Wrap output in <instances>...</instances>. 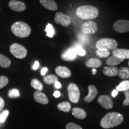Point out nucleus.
<instances>
[{"instance_id": "obj_30", "label": "nucleus", "mask_w": 129, "mask_h": 129, "mask_svg": "<svg viewBox=\"0 0 129 129\" xmlns=\"http://www.w3.org/2000/svg\"><path fill=\"white\" fill-rule=\"evenodd\" d=\"M96 54L100 58H106L110 55V51L107 50L97 49Z\"/></svg>"}, {"instance_id": "obj_44", "label": "nucleus", "mask_w": 129, "mask_h": 129, "mask_svg": "<svg viewBox=\"0 0 129 129\" xmlns=\"http://www.w3.org/2000/svg\"><path fill=\"white\" fill-rule=\"evenodd\" d=\"M128 66H129V62H128Z\"/></svg>"}, {"instance_id": "obj_18", "label": "nucleus", "mask_w": 129, "mask_h": 129, "mask_svg": "<svg viewBox=\"0 0 129 129\" xmlns=\"http://www.w3.org/2000/svg\"><path fill=\"white\" fill-rule=\"evenodd\" d=\"M103 73L105 75L108 77H114L118 75V69L116 67H105L103 69Z\"/></svg>"}, {"instance_id": "obj_34", "label": "nucleus", "mask_w": 129, "mask_h": 129, "mask_svg": "<svg viewBox=\"0 0 129 129\" xmlns=\"http://www.w3.org/2000/svg\"><path fill=\"white\" fill-rule=\"evenodd\" d=\"M9 114V111L8 110L3 111L0 114V122L1 123H3L5 122L6 118L8 117Z\"/></svg>"}, {"instance_id": "obj_16", "label": "nucleus", "mask_w": 129, "mask_h": 129, "mask_svg": "<svg viewBox=\"0 0 129 129\" xmlns=\"http://www.w3.org/2000/svg\"><path fill=\"white\" fill-rule=\"evenodd\" d=\"M43 7L51 11H55L58 9V6L54 0H40Z\"/></svg>"}, {"instance_id": "obj_26", "label": "nucleus", "mask_w": 129, "mask_h": 129, "mask_svg": "<svg viewBox=\"0 0 129 129\" xmlns=\"http://www.w3.org/2000/svg\"><path fill=\"white\" fill-rule=\"evenodd\" d=\"M57 108L60 111L68 112L70 111L71 109V106L68 102H61L57 105Z\"/></svg>"}, {"instance_id": "obj_41", "label": "nucleus", "mask_w": 129, "mask_h": 129, "mask_svg": "<svg viewBox=\"0 0 129 129\" xmlns=\"http://www.w3.org/2000/svg\"><path fill=\"white\" fill-rule=\"evenodd\" d=\"M61 95V93L60 91H56L54 92V94H53V96H54L55 98H59V97H60Z\"/></svg>"}, {"instance_id": "obj_23", "label": "nucleus", "mask_w": 129, "mask_h": 129, "mask_svg": "<svg viewBox=\"0 0 129 129\" xmlns=\"http://www.w3.org/2000/svg\"><path fill=\"white\" fill-rule=\"evenodd\" d=\"M10 65L11 61L9 58L0 54V67L4 68H7Z\"/></svg>"}, {"instance_id": "obj_8", "label": "nucleus", "mask_w": 129, "mask_h": 129, "mask_svg": "<svg viewBox=\"0 0 129 129\" xmlns=\"http://www.w3.org/2000/svg\"><path fill=\"white\" fill-rule=\"evenodd\" d=\"M54 21L56 23L63 27H68L71 23V17L62 12H57L56 14Z\"/></svg>"}, {"instance_id": "obj_22", "label": "nucleus", "mask_w": 129, "mask_h": 129, "mask_svg": "<svg viewBox=\"0 0 129 129\" xmlns=\"http://www.w3.org/2000/svg\"><path fill=\"white\" fill-rule=\"evenodd\" d=\"M118 75L122 79L127 80L129 79V68L121 67L118 69Z\"/></svg>"}, {"instance_id": "obj_4", "label": "nucleus", "mask_w": 129, "mask_h": 129, "mask_svg": "<svg viewBox=\"0 0 129 129\" xmlns=\"http://www.w3.org/2000/svg\"><path fill=\"white\" fill-rule=\"evenodd\" d=\"M117 41L112 38H101L96 43L97 49H104L109 51L113 50L117 48Z\"/></svg>"}, {"instance_id": "obj_32", "label": "nucleus", "mask_w": 129, "mask_h": 129, "mask_svg": "<svg viewBox=\"0 0 129 129\" xmlns=\"http://www.w3.org/2000/svg\"><path fill=\"white\" fill-rule=\"evenodd\" d=\"M9 97L10 98H16L20 97L19 90L16 88H13L9 91Z\"/></svg>"}, {"instance_id": "obj_12", "label": "nucleus", "mask_w": 129, "mask_h": 129, "mask_svg": "<svg viewBox=\"0 0 129 129\" xmlns=\"http://www.w3.org/2000/svg\"><path fill=\"white\" fill-rule=\"evenodd\" d=\"M77 54L73 48H70L64 52L61 55V58L63 60L68 61V62H72L74 61L77 58Z\"/></svg>"}, {"instance_id": "obj_2", "label": "nucleus", "mask_w": 129, "mask_h": 129, "mask_svg": "<svg viewBox=\"0 0 129 129\" xmlns=\"http://www.w3.org/2000/svg\"><path fill=\"white\" fill-rule=\"evenodd\" d=\"M76 14L83 20H92L99 15V10L92 6H83L76 10Z\"/></svg>"}, {"instance_id": "obj_13", "label": "nucleus", "mask_w": 129, "mask_h": 129, "mask_svg": "<svg viewBox=\"0 0 129 129\" xmlns=\"http://www.w3.org/2000/svg\"><path fill=\"white\" fill-rule=\"evenodd\" d=\"M113 56L123 59H129V50L123 48H115L112 51Z\"/></svg>"}, {"instance_id": "obj_11", "label": "nucleus", "mask_w": 129, "mask_h": 129, "mask_svg": "<svg viewBox=\"0 0 129 129\" xmlns=\"http://www.w3.org/2000/svg\"><path fill=\"white\" fill-rule=\"evenodd\" d=\"M98 102L103 108H104L107 109L112 108V100L111 99V98L108 96H106V95H102V96H100L98 99Z\"/></svg>"}, {"instance_id": "obj_33", "label": "nucleus", "mask_w": 129, "mask_h": 129, "mask_svg": "<svg viewBox=\"0 0 129 129\" xmlns=\"http://www.w3.org/2000/svg\"><path fill=\"white\" fill-rule=\"evenodd\" d=\"M9 83V79L6 76H0V89L4 88Z\"/></svg>"}, {"instance_id": "obj_43", "label": "nucleus", "mask_w": 129, "mask_h": 129, "mask_svg": "<svg viewBox=\"0 0 129 129\" xmlns=\"http://www.w3.org/2000/svg\"><path fill=\"white\" fill-rule=\"evenodd\" d=\"M96 72H97V70H96V69H95V68H93V69H92V73H93V75H95Z\"/></svg>"}, {"instance_id": "obj_20", "label": "nucleus", "mask_w": 129, "mask_h": 129, "mask_svg": "<svg viewBox=\"0 0 129 129\" xmlns=\"http://www.w3.org/2000/svg\"><path fill=\"white\" fill-rule=\"evenodd\" d=\"M102 65V62L99 59H96V58H93V59H90L85 62V66L88 68H99Z\"/></svg>"}, {"instance_id": "obj_10", "label": "nucleus", "mask_w": 129, "mask_h": 129, "mask_svg": "<svg viewBox=\"0 0 129 129\" xmlns=\"http://www.w3.org/2000/svg\"><path fill=\"white\" fill-rule=\"evenodd\" d=\"M9 7L13 10L17 12H22L26 9L25 3L17 0H11L9 3Z\"/></svg>"}, {"instance_id": "obj_21", "label": "nucleus", "mask_w": 129, "mask_h": 129, "mask_svg": "<svg viewBox=\"0 0 129 129\" xmlns=\"http://www.w3.org/2000/svg\"><path fill=\"white\" fill-rule=\"evenodd\" d=\"M123 59H120L116 56H112L107 59L106 63L108 65H110L111 67H115V65H118L122 62H123Z\"/></svg>"}, {"instance_id": "obj_5", "label": "nucleus", "mask_w": 129, "mask_h": 129, "mask_svg": "<svg viewBox=\"0 0 129 129\" xmlns=\"http://www.w3.org/2000/svg\"><path fill=\"white\" fill-rule=\"evenodd\" d=\"M10 51L14 57L19 59H24L26 57L28 51L22 45L14 43L10 47Z\"/></svg>"}, {"instance_id": "obj_9", "label": "nucleus", "mask_w": 129, "mask_h": 129, "mask_svg": "<svg viewBox=\"0 0 129 129\" xmlns=\"http://www.w3.org/2000/svg\"><path fill=\"white\" fill-rule=\"evenodd\" d=\"M113 28L116 32L124 33L129 32V21L127 20H120L115 22L113 25Z\"/></svg>"}, {"instance_id": "obj_19", "label": "nucleus", "mask_w": 129, "mask_h": 129, "mask_svg": "<svg viewBox=\"0 0 129 129\" xmlns=\"http://www.w3.org/2000/svg\"><path fill=\"white\" fill-rule=\"evenodd\" d=\"M72 114L78 119H84L87 117V113L83 109L80 108H74L72 109Z\"/></svg>"}, {"instance_id": "obj_31", "label": "nucleus", "mask_w": 129, "mask_h": 129, "mask_svg": "<svg viewBox=\"0 0 129 129\" xmlns=\"http://www.w3.org/2000/svg\"><path fill=\"white\" fill-rule=\"evenodd\" d=\"M45 32H46V35L50 38H52L54 35V29L53 25L50 23H48L45 29Z\"/></svg>"}, {"instance_id": "obj_39", "label": "nucleus", "mask_w": 129, "mask_h": 129, "mask_svg": "<svg viewBox=\"0 0 129 129\" xmlns=\"http://www.w3.org/2000/svg\"><path fill=\"white\" fill-rule=\"evenodd\" d=\"M48 71V68L46 67H44L43 68L41 69V75H43V76H44L45 75V74H46V72Z\"/></svg>"}, {"instance_id": "obj_28", "label": "nucleus", "mask_w": 129, "mask_h": 129, "mask_svg": "<svg viewBox=\"0 0 129 129\" xmlns=\"http://www.w3.org/2000/svg\"><path fill=\"white\" fill-rule=\"evenodd\" d=\"M43 81L47 84H54L58 81V78L57 76L54 75H49L45 76L43 78Z\"/></svg>"}, {"instance_id": "obj_15", "label": "nucleus", "mask_w": 129, "mask_h": 129, "mask_svg": "<svg viewBox=\"0 0 129 129\" xmlns=\"http://www.w3.org/2000/svg\"><path fill=\"white\" fill-rule=\"evenodd\" d=\"M88 94L84 98V101L86 102L89 103L92 102L94 100L98 94V90L96 87L93 85H88Z\"/></svg>"}, {"instance_id": "obj_38", "label": "nucleus", "mask_w": 129, "mask_h": 129, "mask_svg": "<svg viewBox=\"0 0 129 129\" xmlns=\"http://www.w3.org/2000/svg\"><path fill=\"white\" fill-rule=\"evenodd\" d=\"M39 66H40V64H39V62H38V61H35L34 64V65L32 66V69H34V70H36L39 68Z\"/></svg>"}, {"instance_id": "obj_35", "label": "nucleus", "mask_w": 129, "mask_h": 129, "mask_svg": "<svg viewBox=\"0 0 129 129\" xmlns=\"http://www.w3.org/2000/svg\"><path fill=\"white\" fill-rule=\"evenodd\" d=\"M66 129H83L80 125L77 124L73 123V122H70L68 123L66 126Z\"/></svg>"}, {"instance_id": "obj_7", "label": "nucleus", "mask_w": 129, "mask_h": 129, "mask_svg": "<svg viewBox=\"0 0 129 129\" xmlns=\"http://www.w3.org/2000/svg\"><path fill=\"white\" fill-rule=\"evenodd\" d=\"M98 25L96 22L89 20L84 23L81 26V31L85 34H93L98 31Z\"/></svg>"}, {"instance_id": "obj_37", "label": "nucleus", "mask_w": 129, "mask_h": 129, "mask_svg": "<svg viewBox=\"0 0 129 129\" xmlns=\"http://www.w3.org/2000/svg\"><path fill=\"white\" fill-rule=\"evenodd\" d=\"M4 105H5V102H4V99L0 96V111L3 109V108H4Z\"/></svg>"}, {"instance_id": "obj_36", "label": "nucleus", "mask_w": 129, "mask_h": 129, "mask_svg": "<svg viewBox=\"0 0 129 129\" xmlns=\"http://www.w3.org/2000/svg\"><path fill=\"white\" fill-rule=\"evenodd\" d=\"M124 94L125 96V99L123 102V105L125 106L129 105V90L124 91Z\"/></svg>"}, {"instance_id": "obj_6", "label": "nucleus", "mask_w": 129, "mask_h": 129, "mask_svg": "<svg viewBox=\"0 0 129 129\" xmlns=\"http://www.w3.org/2000/svg\"><path fill=\"white\" fill-rule=\"evenodd\" d=\"M68 93L69 99L71 102L77 104L78 102L80 97V93L79 88L76 84L70 83L68 86Z\"/></svg>"}, {"instance_id": "obj_25", "label": "nucleus", "mask_w": 129, "mask_h": 129, "mask_svg": "<svg viewBox=\"0 0 129 129\" xmlns=\"http://www.w3.org/2000/svg\"><path fill=\"white\" fill-rule=\"evenodd\" d=\"M30 85H31L32 88H34L38 91H41L43 90V84L37 79H32L31 83H30Z\"/></svg>"}, {"instance_id": "obj_14", "label": "nucleus", "mask_w": 129, "mask_h": 129, "mask_svg": "<svg viewBox=\"0 0 129 129\" xmlns=\"http://www.w3.org/2000/svg\"><path fill=\"white\" fill-rule=\"evenodd\" d=\"M55 71L57 75L63 78H68L71 75V71L67 67H64V66H59L56 67Z\"/></svg>"}, {"instance_id": "obj_27", "label": "nucleus", "mask_w": 129, "mask_h": 129, "mask_svg": "<svg viewBox=\"0 0 129 129\" xmlns=\"http://www.w3.org/2000/svg\"><path fill=\"white\" fill-rule=\"evenodd\" d=\"M116 90L118 91H125L129 90V81L125 80L120 83L116 87Z\"/></svg>"}, {"instance_id": "obj_24", "label": "nucleus", "mask_w": 129, "mask_h": 129, "mask_svg": "<svg viewBox=\"0 0 129 129\" xmlns=\"http://www.w3.org/2000/svg\"><path fill=\"white\" fill-rule=\"evenodd\" d=\"M77 38H78V41L81 44H87L88 42L90 41V36L89 35L85 34H84L82 32V33H80L78 35Z\"/></svg>"}, {"instance_id": "obj_29", "label": "nucleus", "mask_w": 129, "mask_h": 129, "mask_svg": "<svg viewBox=\"0 0 129 129\" xmlns=\"http://www.w3.org/2000/svg\"><path fill=\"white\" fill-rule=\"evenodd\" d=\"M75 50V53H76L77 55L80 56H84L86 54L85 50L81 47V44H77L74 46V47H72Z\"/></svg>"}, {"instance_id": "obj_17", "label": "nucleus", "mask_w": 129, "mask_h": 129, "mask_svg": "<svg viewBox=\"0 0 129 129\" xmlns=\"http://www.w3.org/2000/svg\"><path fill=\"white\" fill-rule=\"evenodd\" d=\"M34 99L39 104L46 105L48 103V99L46 95L41 91H37L34 94Z\"/></svg>"}, {"instance_id": "obj_1", "label": "nucleus", "mask_w": 129, "mask_h": 129, "mask_svg": "<svg viewBox=\"0 0 129 129\" xmlns=\"http://www.w3.org/2000/svg\"><path fill=\"white\" fill-rule=\"evenodd\" d=\"M123 120V116L120 113L109 112L102 118L101 125L105 129L111 128L121 124Z\"/></svg>"}, {"instance_id": "obj_3", "label": "nucleus", "mask_w": 129, "mask_h": 129, "mask_svg": "<svg viewBox=\"0 0 129 129\" xmlns=\"http://www.w3.org/2000/svg\"><path fill=\"white\" fill-rule=\"evenodd\" d=\"M11 30L14 35L20 38H26L31 33V28L23 22H17L13 24Z\"/></svg>"}, {"instance_id": "obj_42", "label": "nucleus", "mask_w": 129, "mask_h": 129, "mask_svg": "<svg viewBox=\"0 0 129 129\" xmlns=\"http://www.w3.org/2000/svg\"><path fill=\"white\" fill-rule=\"evenodd\" d=\"M118 92V91L117 90H113L112 92V96L114 97V98H115V97L117 96Z\"/></svg>"}, {"instance_id": "obj_40", "label": "nucleus", "mask_w": 129, "mask_h": 129, "mask_svg": "<svg viewBox=\"0 0 129 129\" xmlns=\"http://www.w3.org/2000/svg\"><path fill=\"white\" fill-rule=\"evenodd\" d=\"M54 86H55V87L56 88H57V89H59V88H60L62 87V84H61V83L60 82H59L57 81H56L55 83H54Z\"/></svg>"}]
</instances>
